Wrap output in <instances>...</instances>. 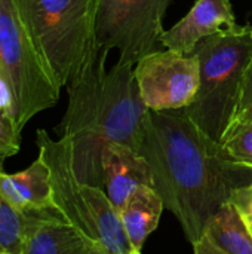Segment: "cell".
I'll use <instances>...</instances> for the list:
<instances>
[{
  "label": "cell",
  "instance_id": "6da1fadb",
  "mask_svg": "<svg viewBox=\"0 0 252 254\" xmlns=\"http://www.w3.org/2000/svg\"><path fill=\"white\" fill-rule=\"evenodd\" d=\"M138 153L151 170L153 188L165 208L177 217L192 244L233 192L252 183V170L236 164L186 109L149 110Z\"/></svg>",
  "mask_w": 252,
  "mask_h": 254
},
{
  "label": "cell",
  "instance_id": "7a4b0ae2",
  "mask_svg": "<svg viewBox=\"0 0 252 254\" xmlns=\"http://www.w3.org/2000/svg\"><path fill=\"white\" fill-rule=\"evenodd\" d=\"M108 54L98 58L68 86V106L61 122L70 140L73 170L80 183L102 189V158L113 144L138 152L144 118L134 65L117 61L105 67Z\"/></svg>",
  "mask_w": 252,
  "mask_h": 254
},
{
  "label": "cell",
  "instance_id": "3957f363",
  "mask_svg": "<svg viewBox=\"0 0 252 254\" xmlns=\"http://www.w3.org/2000/svg\"><path fill=\"white\" fill-rule=\"evenodd\" d=\"M192 54L199 61V89L186 113L220 143L235 119L252 63V25H236L211 34Z\"/></svg>",
  "mask_w": 252,
  "mask_h": 254
},
{
  "label": "cell",
  "instance_id": "277c9868",
  "mask_svg": "<svg viewBox=\"0 0 252 254\" xmlns=\"http://www.w3.org/2000/svg\"><path fill=\"white\" fill-rule=\"evenodd\" d=\"M39 156L50 173L53 201L59 214L88 241L108 254H131V246L119 211L100 188L83 185L76 177L71 144L64 135L53 140L45 129L36 134Z\"/></svg>",
  "mask_w": 252,
  "mask_h": 254
},
{
  "label": "cell",
  "instance_id": "5b68a950",
  "mask_svg": "<svg viewBox=\"0 0 252 254\" xmlns=\"http://www.w3.org/2000/svg\"><path fill=\"white\" fill-rule=\"evenodd\" d=\"M31 37L59 88H67L100 55L97 0H18Z\"/></svg>",
  "mask_w": 252,
  "mask_h": 254
},
{
  "label": "cell",
  "instance_id": "8992f818",
  "mask_svg": "<svg viewBox=\"0 0 252 254\" xmlns=\"http://www.w3.org/2000/svg\"><path fill=\"white\" fill-rule=\"evenodd\" d=\"M0 77L12 92L9 119L18 131L58 103L61 88L31 37L18 0H0Z\"/></svg>",
  "mask_w": 252,
  "mask_h": 254
},
{
  "label": "cell",
  "instance_id": "52a82bcc",
  "mask_svg": "<svg viewBox=\"0 0 252 254\" xmlns=\"http://www.w3.org/2000/svg\"><path fill=\"white\" fill-rule=\"evenodd\" d=\"M171 0H97L95 37L100 52L117 49L119 61L135 65L159 51Z\"/></svg>",
  "mask_w": 252,
  "mask_h": 254
},
{
  "label": "cell",
  "instance_id": "ba28073f",
  "mask_svg": "<svg viewBox=\"0 0 252 254\" xmlns=\"http://www.w3.org/2000/svg\"><path fill=\"white\" fill-rule=\"evenodd\" d=\"M140 97L153 112L189 107L199 89V61L193 54L154 51L134 65Z\"/></svg>",
  "mask_w": 252,
  "mask_h": 254
},
{
  "label": "cell",
  "instance_id": "9c48e42d",
  "mask_svg": "<svg viewBox=\"0 0 252 254\" xmlns=\"http://www.w3.org/2000/svg\"><path fill=\"white\" fill-rule=\"evenodd\" d=\"M236 25L230 0H196L184 18L163 31L160 43L166 49L192 54L208 36Z\"/></svg>",
  "mask_w": 252,
  "mask_h": 254
},
{
  "label": "cell",
  "instance_id": "30bf717a",
  "mask_svg": "<svg viewBox=\"0 0 252 254\" xmlns=\"http://www.w3.org/2000/svg\"><path fill=\"white\" fill-rule=\"evenodd\" d=\"M141 186L153 188L147 161L128 146H110L102 158V190L113 207L120 211L129 196Z\"/></svg>",
  "mask_w": 252,
  "mask_h": 254
},
{
  "label": "cell",
  "instance_id": "8fae6325",
  "mask_svg": "<svg viewBox=\"0 0 252 254\" xmlns=\"http://www.w3.org/2000/svg\"><path fill=\"white\" fill-rule=\"evenodd\" d=\"M0 195L24 213L56 210L50 173L42 156L19 173L0 171Z\"/></svg>",
  "mask_w": 252,
  "mask_h": 254
},
{
  "label": "cell",
  "instance_id": "7c38bea8",
  "mask_svg": "<svg viewBox=\"0 0 252 254\" xmlns=\"http://www.w3.org/2000/svg\"><path fill=\"white\" fill-rule=\"evenodd\" d=\"M86 243L59 211H34L22 254H85Z\"/></svg>",
  "mask_w": 252,
  "mask_h": 254
},
{
  "label": "cell",
  "instance_id": "4fadbf2b",
  "mask_svg": "<svg viewBox=\"0 0 252 254\" xmlns=\"http://www.w3.org/2000/svg\"><path fill=\"white\" fill-rule=\"evenodd\" d=\"M195 254H252V237L242 219L226 204L193 243Z\"/></svg>",
  "mask_w": 252,
  "mask_h": 254
},
{
  "label": "cell",
  "instance_id": "5bb4252c",
  "mask_svg": "<svg viewBox=\"0 0 252 254\" xmlns=\"http://www.w3.org/2000/svg\"><path fill=\"white\" fill-rule=\"evenodd\" d=\"M165 204L151 186L138 188L119 211L128 240L135 252H141L147 237L157 228Z\"/></svg>",
  "mask_w": 252,
  "mask_h": 254
},
{
  "label": "cell",
  "instance_id": "9a60e30c",
  "mask_svg": "<svg viewBox=\"0 0 252 254\" xmlns=\"http://www.w3.org/2000/svg\"><path fill=\"white\" fill-rule=\"evenodd\" d=\"M34 211H19L0 195V250L22 254L27 229Z\"/></svg>",
  "mask_w": 252,
  "mask_h": 254
},
{
  "label": "cell",
  "instance_id": "2e32d148",
  "mask_svg": "<svg viewBox=\"0 0 252 254\" xmlns=\"http://www.w3.org/2000/svg\"><path fill=\"white\" fill-rule=\"evenodd\" d=\"M220 144L236 164L252 170V121H235Z\"/></svg>",
  "mask_w": 252,
  "mask_h": 254
},
{
  "label": "cell",
  "instance_id": "e0dca14e",
  "mask_svg": "<svg viewBox=\"0 0 252 254\" xmlns=\"http://www.w3.org/2000/svg\"><path fill=\"white\" fill-rule=\"evenodd\" d=\"M21 149V131L15 128L12 121L0 115V171L7 158L16 155Z\"/></svg>",
  "mask_w": 252,
  "mask_h": 254
},
{
  "label": "cell",
  "instance_id": "ac0fdd59",
  "mask_svg": "<svg viewBox=\"0 0 252 254\" xmlns=\"http://www.w3.org/2000/svg\"><path fill=\"white\" fill-rule=\"evenodd\" d=\"M229 204L233 205L252 237V183L235 190Z\"/></svg>",
  "mask_w": 252,
  "mask_h": 254
},
{
  "label": "cell",
  "instance_id": "d6986e66",
  "mask_svg": "<svg viewBox=\"0 0 252 254\" xmlns=\"http://www.w3.org/2000/svg\"><path fill=\"white\" fill-rule=\"evenodd\" d=\"M235 121H252V63L250 64L247 74H245V80H244V86H242V92H241V100H239L233 122Z\"/></svg>",
  "mask_w": 252,
  "mask_h": 254
},
{
  "label": "cell",
  "instance_id": "ffe728a7",
  "mask_svg": "<svg viewBox=\"0 0 252 254\" xmlns=\"http://www.w3.org/2000/svg\"><path fill=\"white\" fill-rule=\"evenodd\" d=\"M12 104H13L12 92H10L9 86L4 83V80L0 77V115H4L6 118H9Z\"/></svg>",
  "mask_w": 252,
  "mask_h": 254
},
{
  "label": "cell",
  "instance_id": "44dd1931",
  "mask_svg": "<svg viewBox=\"0 0 252 254\" xmlns=\"http://www.w3.org/2000/svg\"><path fill=\"white\" fill-rule=\"evenodd\" d=\"M85 254H108L105 253L101 247H98V246H95V244H92V243H86V252Z\"/></svg>",
  "mask_w": 252,
  "mask_h": 254
},
{
  "label": "cell",
  "instance_id": "7402d4cb",
  "mask_svg": "<svg viewBox=\"0 0 252 254\" xmlns=\"http://www.w3.org/2000/svg\"><path fill=\"white\" fill-rule=\"evenodd\" d=\"M0 254H12V253H7V252H0Z\"/></svg>",
  "mask_w": 252,
  "mask_h": 254
},
{
  "label": "cell",
  "instance_id": "603a6c76",
  "mask_svg": "<svg viewBox=\"0 0 252 254\" xmlns=\"http://www.w3.org/2000/svg\"><path fill=\"white\" fill-rule=\"evenodd\" d=\"M131 254H141V252H134V253H131Z\"/></svg>",
  "mask_w": 252,
  "mask_h": 254
},
{
  "label": "cell",
  "instance_id": "cb8c5ba5",
  "mask_svg": "<svg viewBox=\"0 0 252 254\" xmlns=\"http://www.w3.org/2000/svg\"><path fill=\"white\" fill-rule=\"evenodd\" d=\"M0 252H1V250H0Z\"/></svg>",
  "mask_w": 252,
  "mask_h": 254
}]
</instances>
